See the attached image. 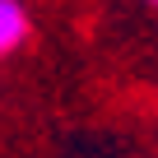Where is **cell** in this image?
Wrapping results in <instances>:
<instances>
[{
    "mask_svg": "<svg viewBox=\"0 0 158 158\" xmlns=\"http://www.w3.org/2000/svg\"><path fill=\"white\" fill-rule=\"evenodd\" d=\"M23 37H28V10L19 0H0V56L19 51Z\"/></svg>",
    "mask_w": 158,
    "mask_h": 158,
    "instance_id": "cell-1",
    "label": "cell"
},
{
    "mask_svg": "<svg viewBox=\"0 0 158 158\" xmlns=\"http://www.w3.org/2000/svg\"><path fill=\"white\" fill-rule=\"evenodd\" d=\"M153 5H158V0H153Z\"/></svg>",
    "mask_w": 158,
    "mask_h": 158,
    "instance_id": "cell-2",
    "label": "cell"
}]
</instances>
